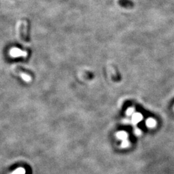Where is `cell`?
Segmentation results:
<instances>
[{
  "instance_id": "cell-5",
  "label": "cell",
  "mask_w": 174,
  "mask_h": 174,
  "mask_svg": "<svg viewBox=\"0 0 174 174\" xmlns=\"http://www.w3.org/2000/svg\"><path fill=\"white\" fill-rule=\"evenodd\" d=\"M134 112V108H132V107H130L129 108H128L126 112V114L127 116H130V115H132V114Z\"/></svg>"
},
{
  "instance_id": "cell-4",
  "label": "cell",
  "mask_w": 174,
  "mask_h": 174,
  "mask_svg": "<svg viewBox=\"0 0 174 174\" xmlns=\"http://www.w3.org/2000/svg\"><path fill=\"white\" fill-rule=\"evenodd\" d=\"M12 174H25V170H23V168H18Z\"/></svg>"
},
{
  "instance_id": "cell-6",
  "label": "cell",
  "mask_w": 174,
  "mask_h": 174,
  "mask_svg": "<svg viewBox=\"0 0 174 174\" xmlns=\"http://www.w3.org/2000/svg\"><path fill=\"white\" fill-rule=\"evenodd\" d=\"M135 134H136L137 135H141V131L139 129L136 128L135 130Z\"/></svg>"
},
{
  "instance_id": "cell-1",
  "label": "cell",
  "mask_w": 174,
  "mask_h": 174,
  "mask_svg": "<svg viewBox=\"0 0 174 174\" xmlns=\"http://www.w3.org/2000/svg\"><path fill=\"white\" fill-rule=\"evenodd\" d=\"M143 115L140 113L139 112H136V113H134V114H133L132 116V123L134 124H137L139 122H140L143 120Z\"/></svg>"
},
{
  "instance_id": "cell-3",
  "label": "cell",
  "mask_w": 174,
  "mask_h": 174,
  "mask_svg": "<svg viewBox=\"0 0 174 174\" xmlns=\"http://www.w3.org/2000/svg\"><path fill=\"white\" fill-rule=\"evenodd\" d=\"M116 136L118 137L119 139H121L124 141H126L127 138H128V134L126 132L124 131H121V132H118L116 134Z\"/></svg>"
},
{
  "instance_id": "cell-2",
  "label": "cell",
  "mask_w": 174,
  "mask_h": 174,
  "mask_svg": "<svg viewBox=\"0 0 174 174\" xmlns=\"http://www.w3.org/2000/svg\"><path fill=\"white\" fill-rule=\"evenodd\" d=\"M146 124L149 128H154L157 125V121L153 118H148L146 121Z\"/></svg>"
}]
</instances>
